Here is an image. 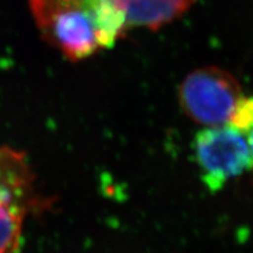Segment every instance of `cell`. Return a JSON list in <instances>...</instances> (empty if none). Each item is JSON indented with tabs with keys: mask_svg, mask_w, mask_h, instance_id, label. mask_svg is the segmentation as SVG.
<instances>
[{
	"mask_svg": "<svg viewBox=\"0 0 253 253\" xmlns=\"http://www.w3.org/2000/svg\"><path fill=\"white\" fill-rule=\"evenodd\" d=\"M2 169V149H0V175H1Z\"/></svg>",
	"mask_w": 253,
	"mask_h": 253,
	"instance_id": "ba28073f",
	"label": "cell"
},
{
	"mask_svg": "<svg viewBox=\"0 0 253 253\" xmlns=\"http://www.w3.org/2000/svg\"><path fill=\"white\" fill-rule=\"evenodd\" d=\"M248 136V144H249V149H250V155H251V169H253V126L250 130L245 134Z\"/></svg>",
	"mask_w": 253,
	"mask_h": 253,
	"instance_id": "52a82bcc",
	"label": "cell"
},
{
	"mask_svg": "<svg viewBox=\"0 0 253 253\" xmlns=\"http://www.w3.org/2000/svg\"><path fill=\"white\" fill-rule=\"evenodd\" d=\"M194 153L201 178L211 192L251 169V155L244 134L231 126H208L195 136Z\"/></svg>",
	"mask_w": 253,
	"mask_h": 253,
	"instance_id": "3957f363",
	"label": "cell"
},
{
	"mask_svg": "<svg viewBox=\"0 0 253 253\" xmlns=\"http://www.w3.org/2000/svg\"><path fill=\"white\" fill-rule=\"evenodd\" d=\"M230 126L246 134L253 126V97H242L230 119Z\"/></svg>",
	"mask_w": 253,
	"mask_h": 253,
	"instance_id": "8992f818",
	"label": "cell"
},
{
	"mask_svg": "<svg viewBox=\"0 0 253 253\" xmlns=\"http://www.w3.org/2000/svg\"><path fill=\"white\" fill-rule=\"evenodd\" d=\"M32 178L25 158L2 149L0 175V253H20L25 217L32 207Z\"/></svg>",
	"mask_w": 253,
	"mask_h": 253,
	"instance_id": "277c9868",
	"label": "cell"
},
{
	"mask_svg": "<svg viewBox=\"0 0 253 253\" xmlns=\"http://www.w3.org/2000/svg\"><path fill=\"white\" fill-rule=\"evenodd\" d=\"M126 27L158 28L184 13L195 0H122Z\"/></svg>",
	"mask_w": 253,
	"mask_h": 253,
	"instance_id": "5b68a950",
	"label": "cell"
},
{
	"mask_svg": "<svg viewBox=\"0 0 253 253\" xmlns=\"http://www.w3.org/2000/svg\"><path fill=\"white\" fill-rule=\"evenodd\" d=\"M182 109L192 121L205 126H223L230 121L243 97L239 82L218 67L191 72L178 89Z\"/></svg>",
	"mask_w": 253,
	"mask_h": 253,
	"instance_id": "7a4b0ae2",
	"label": "cell"
},
{
	"mask_svg": "<svg viewBox=\"0 0 253 253\" xmlns=\"http://www.w3.org/2000/svg\"><path fill=\"white\" fill-rule=\"evenodd\" d=\"M47 40L73 61L110 48L126 28L122 0H31Z\"/></svg>",
	"mask_w": 253,
	"mask_h": 253,
	"instance_id": "6da1fadb",
	"label": "cell"
}]
</instances>
